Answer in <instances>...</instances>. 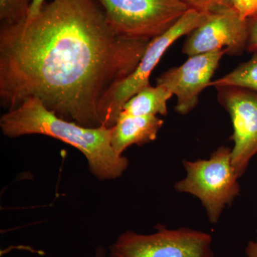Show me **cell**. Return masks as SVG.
<instances>
[{
  "instance_id": "1",
  "label": "cell",
  "mask_w": 257,
  "mask_h": 257,
  "mask_svg": "<svg viewBox=\"0 0 257 257\" xmlns=\"http://www.w3.org/2000/svg\"><path fill=\"white\" fill-rule=\"evenodd\" d=\"M150 41L120 36L97 0H50L30 20L0 28V103L36 98L57 116L105 126L115 88Z\"/></svg>"
},
{
  "instance_id": "2",
  "label": "cell",
  "mask_w": 257,
  "mask_h": 257,
  "mask_svg": "<svg viewBox=\"0 0 257 257\" xmlns=\"http://www.w3.org/2000/svg\"><path fill=\"white\" fill-rule=\"evenodd\" d=\"M0 128L9 138L42 135L74 147L84 155L89 171L99 180L119 178L128 166V159L113 150L111 128L86 127L61 119L36 98L27 99L16 109L7 111L0 118Z\"/></svg>"
},
{
  "instance_id": "3",
  "label": "cell",
  "mask_w": 257,
  "mask_h": 257,
  "mask_svg": "<svg viewBox=\"0 0 257 257\" xmlns=\"http://www.w3.org/2000/svg\"><path fill=\"white\" fill-rule=\"evenodd\" d=\"M186 177L175 184L177 192L195 196L205 208L211 224H216L226 206L240 192L232 163L231 149L221 147L208 160H184Z\"/></svg>"
},
{
  "instance_id": "4",
  "label": "cell",
  "mask_w": 257,
  "mask_h": 257,
  "mask_svg": "<svg viewBox=\"0 0 257 257\" xmlns=\"http://www.w3.org/2000/svg\"><path fill=\"white\" fill-rule=\"evenodd\" d=\"M118 35L151 41L172 28L190 8L180 0H97Z\"/></svg>"
},
{
  "instance_id": "5",
  "label": "cell",
  "mask_w": 257,
  "mask_h": 257,
  "mask_svg": "<svg viewBox=\"0 0 257 257\" xmlns=\"http://www.w3.org/2000/svg\"><path fill=\"white\" fill-rule=\"evenodd\" d=\"M212 238L204 231L158 226L152 234L126 231L108 251L109 257H214Z\"/></svg>"
},
{
  "instance_id": "6",
  "label": "cell",
  "mask_w": 257,
  "mask_h": 257,
  "mask_svg": "<svg viewBox=\"0 0 257 257\" xmlns=\"http://www.w3.org/2000/svg\"><path fill=\"white\" fill-rule=\"evenodd\" d=\"M208 15L194 10H189L172 28L150 41L143 58L133 74L115 88L106 127H113L125 103L144 88L150 85V75L166 51L179 38L189 35L199 27Z\"/></svg>"
},
{
  "instance_id": "7",
  "label": "cell",
  "mask_w": 257,
  "mask_h": 257,
  "mask_svg": "<svg viewBox=\"0 0 257 257\" xmlns=\"http://www.w3.org/2000/svg\"><path fill=\"white\" fill-rule=\"evenodd\" d=\"M218 99L232 122L231 163L239 178L257 154V93L236 87H216Z\"/></svg>"
},
{
  "instance_id": "8",
  "label": "cell",
  "mask_w": 257,
  "mask_h": 257,
  "mask_svg": "<svg viewBox=\"0 0 257 257\" xmlns=\"http://www.w3.org/2000/svg\"><path fill=\"white\" fill-rule=\"evenodd\" d=\"M248 42L247 20L240 18L234 8L211 13L189 35L182 47L188 57L225 50L231 55H241Z\"/></svg>"
},
{
  "instance_id": "9",
  "label": "cell",
  "mask_w": 257,
  "mask_h": 257,
  "mask_svg": "<svg viewBox=\"0 0 257 257\" xmlns=\"http://www.w3.org/2000/svg\"><path fill=\"white\" fill-rule=\"evenodd\" d=\"M224 54L226 50H221L189 57L182 65L169 69L157 79V85L163 86L177 96L175 110L179 114H188L196 107Z\"/></svg>"
},
{
  "instance_id": "10",
  "label": "cell",
  "mask_w": 257,
  "mask_h": 257,
  "mask_svg": "<svg viewBox=\"0 0 257 257\" xmlns=\"http://www.w3.org/2000/svg\"><path fill=\"white\" fill-rule=\"evenodd\" d=\"M164 121L157 116H133L119 114L111 127V145L117 155L132 145H143L155 141Z\"/></svg>"
},
{
  "instance_id": "11",
  "label": "cell",
  "mask_w": 257,
  "mask_h": 257,
  "mask_svg": "<svg viewBox=\"0 0 257 257\" xmlns=\"http://www.w3.org/2000/svg\"><path fill=\"white\" fill-rule=\"evenodd\" d=\"M172 96L173 94L163 86L149 85L130 98L123 106L121 113L133 116H165L167 101Z\"/></svg>"
},
{
  "instance_id": "12",
  "label": "cell",
  "mask_w": 257,
  "mask_h": 257,
  "mask_svg": "<svg viewBox=\"0 0 257 257\" xmlns=\"http://www.w3.org/2000/svg\"><path fill=\"white\" fill-rule=\"evenodd\" d=\"M209 87H240L257 93V52L224 77L211 81Z\"/></svg>"
},
{
  "instance_id": "13",
  "label": "cell",
  "mask_w": 257,
  "mask_h": 257,
  "mask_svg": "<svg viewBox=\"0 0 257 257\" xmlns=\"http://www.w3.org/2000/svg\"><path fill=\"white\" fill-rule=\"evenodd\" d=\"M33 0H0L1 25H13L25 21Z\"/></svg>"
},
{
  "instance_id": "14",
  "label": "cell",
  "mask_w": 257,
  "mask_h": 257,
  "mask_svg": "<svg viewBox=\"0 0 257 257\" xmlns=\"http://www.w3.org/2000/svg\"><path fill=\"white\" fill-rule=\"evenodd\" d=\"M190 9L204 14H211L232 8L231 0H180Z\"/></svg>"
},
{
  "instance_id": "15",
  "label": "cell",
  "mask_w": 257,
  "mask_h": 257,
  "mask_svg": "<svg viewBox=\"0 0 257 257\" xmlns=\"http://www.w3.org/2000/svg\"><path fill=\"white\" fill-rule=\"evenodd\" d=\"M231 3L235 11L243 20L257 14V0H231Z\"/></svg>"
},
{
  "instance_id": "16",
  "label": "cell",
  "mask_w": 257,
  "mask_h": 257,
  "mask_svg": "<svg viewBox=\"0 0 257 257\" xmlns=\"http://www.w3.org/2000/svg\"><path fill=\"white\" fill-rule=\"evenodd\" d=\"M248 42L246 50L257 52V14L248 19Z\"/></svg>"
},
{
  "instance_id": "17",
  "label": "cell",
  "mask_w": 257,
  "mask_h": 257,
  "mask_svg": "<svg viewBox=\"0 0 257 257\" xmlns=\"http://www.w3.org/2000/svg\"><path fill=\"white\" fill-rule=\"evenodd\" d=\"M46 2V0H33L31 7H30V11H29L28 18H27L26 20H30V19L33 18L34 17L36 16V15L40 13L42 6H43L44 4H45Z\"/></svg>"
},
{
  "instance_id": "18",
  "label": "cell",
  "mask_w": 257,
  "mask_h": 257,
  "mask_svg": "<svg viewBox=\"0 0 257 257\" xmlns=\"http://www.w3.org/2000/svg\"><path fill=\"white\" fill-rule=\"evenodd\" d=\"M245 251L248 257H257V239L256 241H248Z\"/></svg>"
},
{
  "instance_id": "19",
  "label": "cell",
  "mask_w": 257,
  "mask_h": 257,
  "mask_svg": "<svg viewBox=\"0 0 257 257\" xmlns=\"http://www.w3.org/2000/svg\"><path fill=\"white\" fill-rule=\"evenodd\" d=\"M108 256V252L105 248L102 246H98L96 248L95 252L91 257H106Z\"/></svg>"
}]
</instances>
